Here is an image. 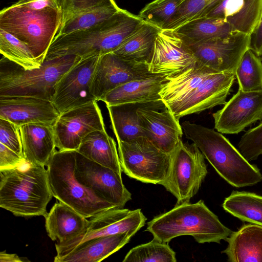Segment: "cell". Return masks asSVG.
Returning a JSON list of instances; mask_svg holds the SVG:
<instances>
[{
  "instance_id": "6da1fadb",
  "label": "cell",
  "mask_w": 262,
  "mask_h": 262,
  "mask_svg": "<svg viewBox=\"0 0 262 262\" xmlns=\"http://www.w3.org/2000/svg\"><path fill=\"white\" fill-rule=\"evenodd\" d=\"M144 21L138 15L120 8L90 28L55 36L45 59L67 55L85 58L113 52Z\"/></svg>"
},
{
  "instance_id": "7a4b0ae2",
  "label": "cell",
  "mask_w": 262,
  "mask_h": 262,
  "mask_svg": "<svg viewBox=\"0 0 262 262\" xmlns=\"http://www.w3.org/2000/svg\"><path fill=\"white\" fill-rule=\"evenodd\" d=\"M147 225L146 231L154 239L166 243L178 236L191 235L200 244H220L232 232L201 200L194 204L176 205L169 211L155 216Z\"/></svg>"
},
{
  "instance_id": "3957f363",
  "label": "cell",
  "mask_w": 262,
  "mask_h": 262,
  "mask_svg": "<svg viewBox=\"0 0 262 262\" xmlns=\"http://www.w3.org/2000/svg\"><path fill=\"white\" fill-rule=\"evenodd\" d=\"M53 196L45 166L26 162L0 170V207L17 216H43Z\"/></svg>"
},
{
  "instance_id": "277c9868",
  "label": "cell",
  "mask_w": 262,
  "mask_h": 262,
  "mask_svg": "<svg viewBox=\"0 0 262 262\" xmlns=\"http://www.w3.org/2000/svg\"><path fill=\"white\" fill-rule=\"evenodd\" d=\"M181 125L186 138L196 145L229 184L239 188L255 185L262 180L258 167L251 164L222 133L189 121Z\"/></svg>"
},
{
  "instance_id": "5b68a950",
  "label": "cell",
  "mask_w": 262,
  "mask_h": 262,
  "mask_svg": "<svg viewBox=\"0 0 262 262\" xmlns=\"http://www.w3.org/2000/svg\"><path fill=\"white\" fill-rule=\"evenodd\" d=\"M81 58L67 55L45 59L39 68L27 70L3 56L0 96H29L52 101L58 81Z\"/></svg>"
},
{
  "instance_id": "8992f818",
  "label": "cell",
  "mask_w": 262,
  "mask_h": 262,
  "mask_svg": "<svg viewBox=\"0 0 262 262\" xmlns=\"http://www.w3.org/2000/svg\"><path fill=\"white\" fill-rule=\"evenodd\" d=\"M61 22L59 8L36 10L16 3L0 12V29L25 43L41 63L55 37Z\"/></svg>"
},
{
  "instance_id": "52a82bcc",
  "label": "cell",
  "mask_w": 262,
  "mask_h": 262,
  "mask_svg": "<svg viewBox=\"0 0 262 262\" xmlns=\"http://www.w3.org/2000/svg\"><path fill=\"white\" fill-rule=\"evenodd\" d=\"M76 150H56L47 166L53 195L86 218L117 208L78 181L75 175Z\"/></svg>"
},
{
  "instance_id": "ba28073f",
  "label": "cell",
  "mask_w": 262,
  "mask_h": 262,
  "mask_svg": "<svg viewBox=\"0 0 262 262\" xmlns=\"http://www.w3.org/2000/svg\"><path fill=\"white\" fill-rule=\"evenodd\" d=\"M122 172L145 183L160 184L166 179L171 154L156 146L144 136L129 142L117 141Z\"/></svg>"
},
{
  "instance_id": "9c48e42d",
  "label": "cell",
  "mask_w": 262,
  "mask_h": 262,
  "mask_svg": "<svg viewBox=\"0 0 262 262\" xmlns=\"http://www.w3.org/2000/svg\"><path fill=\"white\" fill-rule=\"evenodd\" d=\"M205 157L193 143L181 141L171 154L168 176L161 185L177 199L176 205L189 203L207 174Z\"/></svg>"
},
{
  "instance_id": "30bf717a",
  "label": "cell",
  "mask_w": 262,
  "mask_h": 262,
  "mask_svg": "<svg viewBox=\"0 0 262 262\" xmlns=\"http://www.w3.org/2000/svg\"><path fill=\"white\" fill-rule=\"evenodd\" d=\"M147 218L141 209L114 208L90 218L85 231L62 244H55L57 254H65L80 244L95 238L128 233L133 236L145 225Z\"/></svg>"
},
{
  "instance_id": "8fae6325",
  "label": "cell",
  "mask_w": 262,
  "mask_h": 262,
  "mask_svg": "<svg viewBox=\"0 0 262 262\" xmlns=\"http://www.w3.org/2000/svg\"><path fill=\"white\" fill-rule=\"evenodd\" d=\"M251 35L238 32L210 40L191 42L184 39L196 62L216 73H232L249 48Z\"/></svg>"
},
{
  "instance_id": "7c38bea8",
  "label": "cell",
  "mask_w": 262,
  "mask_h": 262,
  "mask_svg": "<svg viewBox=\"0 0 262 262\" xmlns=\"http://www.w3.org/2000/svg\"><path fill=\"white\" fill-rule=\"evenodd\" d=\"M72 108L61 114L53 126L56 147L77 150L82 140L96 130H105L101 110L97 102Z\"/></svg>"
},
{
  "instance_id": "4fadbf2b",
  "label": "cell",
  "mask_w": 262,
  "mask_h": 262,
  "mask_svg": "<svg viewBox=\"0 0 262 262\" xmlns=\"http://www.w3.org/2000/svg\"><path fill=\"white\" fill-rule=\"evenodd\" d=\"M99 57L81 58L58 81L52 101L60 114L98 101L91 93V83Z\"/></svg>"
},
{
  "instance_id": "5bb4252c",
  "label": "cell",
  "mask_w": 262,
  "mask_h": 262,
  "mask_svg": "<svg viewBox=\"0 0 262 262\" xmlns=\"http://www.w3.org/2000/svg\"><path fill=\"white\" fill-rule=\"evenodd\" d=\"M74 173L79 182L117 208H123L132 199V194L123 184L122 176L77 150Z\"/></svg>"
},
{
  "instance_id": "9a60e30c",
  "label": "cell",
  "mask_w": 262,
  "mask_h": 262,
  "mask_svg": "<svg viewBox=\"0 0 262 262\" xmlns=\"http://www.w3.org/2000/svg\"><path fill=\"white\" fill-rule=\"evenodd\" d=\"M137 113L144 136L160 149L171 154L182 141L179 119L162 100L143 103Z\"/></svg>"
},
{
  "instance_id": "2e32d148",
  "label": "cell",
  "mask_w": 262,
  "mask_h": 262,
  "mask_svg": "<svg viewBox=\"0 0 262 262\" xmlns=\"http://www.w3.org/2000/svg\"><path fill=\"white\" fill-rule=\"evenodd\" d=\"M155 74L148 70V63L125 60L113 52L100 55L91 83V93L100 101L107 93L130 81Z\"/></svg>"
},
{
  "instance_id": "e0dca14e",
  "label": "cell",
  "mask_w": 262,
  "mask_h": 262,
  "mask_svg": "<svg viewBox=\"0 0 262 262\" xmlns=\"http://www.w3.org/2000/svg\"><path fill=\"white\" fill-rule=\"evenodd\" d=\"M235 77L232 73H212L185 97L167 107L180 119L186 115L224 105Z\"/></svg>"
},
{
  "instance_id": "ac0fdd59",
  "label": "cell",
  "mask_w": 262,
  "mask_h": 262,
  "mask_svg": "<svg viewBox=\"0 0 262 262\" xmlns=\"http://www.w3.org/2000/svg\"><path fill=\"white\" fill-rule=\"evenodd\" d=\"M214 128L222 134H237L262 120V90L244 92L239 89L212 114Z\"/></svg>"
},
{
  "instance_id": "d6986e66",
  "label": "cell",
  "mask_w": 262,
  "mask_h": 262,
  "mask_svg": "<svg viewBox=\"0 0 262 262\" xmlns=\"http://www.w3.org/2000/svg\"><path fill=\"white\" fill-rule=\"evenodd\" d=\"M196 63L192 52L182 37L171 30H161L159 32L148 62L151 73L169 76Z\"/></svg>"
},
{
  "instance_id": "ffe728a7",
  "label": "cell",
  "mask_w": 262,
  "mask_h": 262,
  "mask_svg": "<svg viewBox=\"0 0 262 262\" xmlns=\"http://www.w3.org/2000/svg\"><path fill=\"white\" fill-rule=\"evenodd\" d=\"M59 116L51 101L29 96H0V119L18 127L33 123L53 126Z\"/></svg>"
},
{
  "instance_id": "44dd1931",
  "label": "cell",
  "mask_w": 262,
  "mask_h": 262,
  "mask_svg": "<svg viewBox=\"0 0 262 262\" xmlns=\"http://www.w3.org/2000/svg\"><path fill=\"white\" fill-rule=\"evenodd\" d=\"M262 13V0H223L206 16L223 18L235 32L251 35Z\"/></svg>"
},
{
  "instance_id": "7402d4cb",
  "label": "cell",
  "mask_w": 262,
  "mask_h": 262,
  "mask_svg": "<svg viewBox=\"0 0 262 262\" xmlns=\"http://www.w3.org/2000/svg\"><path fill=\"white\" fill-rule=\"evenodd\" d=\"M167 75H154L130 81L107 93L100 101L106 105L128 103H145L162 100L160 95Z\"/></svg>"
},
{
  "instance_id": "603a6c76",
  "label": "cell",
  "mask_w": 262,
  "mask_h": 262,
  "mask_svg": "<svg viewBox=\"0 0 262 262\" xmlns=\"http://www.w3.org/2000/svg\"><path fill=\"white\" fill-rule=\"evenodd\" d=\"M24 157L31 164L47 166L56 151L53 126L42 123L19 127Z\"/></svg>"
},
{
  "instance_id": "cb8c5ba5",
  "label": "cell",
  "mask_w": 262,
  "mask_h": 262,
  "mask_svg": "<svg viewBox=\"0 0 262 262\" xmlns=\"http://www.w3.org/2000/svg\"><path fill=\"white\" fill-rule=\"evenodd\" d=\"M49 237L57 243L67 242L86 229L89 220L68 205L56 202L45 217Z\"/></svg>"
},
{
  "instance_id": "d4e9b609",
  "label": "cell",
  "mask_w": 262,
  "mask_h": 262,
  "mask_svg": "<svg viewBox=\"0 0 262 262\" xmlns=\"http://www.w3.org/2000/svg\"><path fill=\"white\" fill-rule=\"evenodd\" d=\"M132 236L128 233L100 237L85 241L61 256L55 262H99L127 244Z\"/></svg>"
},
{
  "instance_id": "484cf974",
  "label": "cell",
  "mask_w": 262,
  "mask_h": 262,
  "mask_svg": "<svg viewBox=\"0 0 262 262\" xmlns=\"http://www.w3.org/2000/svg\"><path fill=\"white\" fill-rule=\"evenodd\" d=\"M227 247L222 251L230 262H262V226L243 225L227 238Z\"/></svg>"
},
{
  "instance_id": "4316f807",
  "label": "cell",
  "mask_w": 262,
  "mask_h": 262,
  "mask_svg": "<svg viewBox=\"0 0 262 262\" xmlns=\"http://www.w3.org/2000/svg\"><path fill=\"white\" fill-rule=\"evenodd\" d=\"M77 151L88 159L111 169L121 176L122 169L116 143L106 129L96 130L82 140Z\"/></svg>"
},
{
  "instance_id": "83f0119b",
  "label": "cell",
  "mask_w": 262,
  "mask_h": 262,
  "mask_svg": "<svg viewBox=\"0 0 262 262\" xmlns=\"http://www.w3.org/2000/svg\"><path fill=\"white\" fill-rule=\"evenodd\" d=\"M216 73L196 63L173 75L167 76L160 95L166 106L189 94L212 73Z\"/></svg>"
},
{
  "instance_id": "f1b7e54d",
  "label": "cell",
  "mask_w": 262,
  "mask_h": 262,
  "mask_svg": "<svg viewBox=\"0 0 262 262\" xmlns=\"http://www.w3.org/2000/svg\"><path fill=\"white\" fill-rule=\"evenodd\" d=\"M161 30L144 21L113 52L127 61L148 63L153 52L156 37Z\"/></svg>"
},
{
  "instance_id": "f546056e",
  "label": "cell",
  "mask_w": 262,
  "mask_h": 262,
  "mask_svg": "<svg viewBox=\"0 0 262 262\" xmlns=\"http://www.w3.org/2000/svg\"><path fill=\"white\" fill-rule=\"evenodd\" d=\"M143 103H128L106 105L111 127L117 141L129 142L144 136L137 113L138 108Z\"/></svg>"
},
{
  "instance_id": "4dcf8cb0",
  "label": "cell",
  "mask_w": 262,
  "mask_h": 262,
  "mask_svg": "<svg viewBox=\"0 0 262 262\" xmlns=\"http://www.w3.org/2000/svg\"><path fill=\"white\" fill-rule=\"evenodd\" d=\"M173 31L191 42L221 38L235 32L224 19L207 16L188 21Z\"/></svg>"
},
{
  "instance_id": "1f68e13d",
  "label": "cell",
  "mask_w": 262,
  "mask_h": 262,
  "mask_svg": "<svg viewBox=\"0 0 262 262\" xmlns=\"http://www.w3.org/2000/svg\"><path fill=\"white\" fill-rule=\"evenodd\" d=\"M222 207L241 220L262 226L261 195L244 191H233L225 199Z\"/></svg>"
},
{
  "instance_id": "d6a6232c",
  "label": "cell",
  "mask_w": 262,
  "mask_h": 262,
  "mask_svg": "<svg viewBox=\"0 0 262 262\" xmlns=\"http://www.w3.org/2000/svg\"><path fill=\"white\" fill-rule=\"evenodd\" d=\"M239 90L244 92L262 90V62L259 56L248 49L236 69Z\"/></svg>"
},
{
  "instance_id": "836d02e7",
  "label": "cell",
  "mask_w": 262,
  "mask_h": 262,
  "mask_svg": "<svg viewBox=\"0 0 262 262\" xmlns=\"http://www.w3.org/2000/svg\"><path fill=\"white\" fill-rule=\"evenodd\" d=\"M0 52L3 56L27 70L38 69L42 64L34 57L27 45L2 29Z\"/></svg>"
},
{
  "instance_id": "e575fe53",
  "label": "cell",
  "mask_w": 262,
  "mask_h": 262,
  "mask_svg": "<svg viewBox=\"0 0 262 262\" xmlns=\"http://www.w3.org/2000/svg\"><path fill=\"white\" fill-rule=\"evenodd\" d=\"M176 252L168 243L154 238L150 242L131 249L123 262H176Z\"/></svg>"
},
{
  "instance_id": "d590c367",
  "label": "cell",
  "mask_w": 262,
  "mask_h": 262,
  "mask_svg": "<svg viewBox=\"0 0 262 262\" xmlns=\"http://www.w3.org/2000/svg\"><path fill=\"white\" fill-rule=\"evenodd\" d=\"M184 0H154L146 5L138 16L162 30L167 29Z\"/></svg>"
},
{
  "instance_id": "8d00e7d4",
  "label": "cell",
  "mask_w": 262,
  "mask_h": 262,
  "mask_svg": "<svg viewBox=\"0 0 262 262\" xmlns=\"http://www.w3.org/2000/svg\"><path fill=\"white\" fill-rule=\"evenodd\" d=\"M120 9L116 4L79 14L60 26L56 36L90 28L110 17Z\"/></svg>"
},
{
  "instance_id": "74e56055",
  "label": "cell",
  "mask_w": 262,
  "mask_h": 262,
  "mask_svg": "<svg viewBox=\"0 0 262 262\" xmlns=\"http://www.w3.org/2000/svg\"><path fill=\"white\" fill-rule=\"evenodd\" d=\"M223 1L184 0L167 29L173 30L188 21L206 16Z\"/></svg>"
},
{
  "instance_id": "f35d334b",
  "label": "cell",
  "mask_w": 262,
  "mask_h": 262,
  "mask_svg": "<svg viewBox=\"0 0 262 262\" xmlns=\"http://www.w3.org/2000/svg\"><path fill=\"white\" fill-rule=\"evenodd\" d=\"M57 1L61 12L60 26L79 14L117 4L114 0Z\"/></svg>"
},
{
  "instance_id": "ab89813d",
  "label": "cell",
  "mask_w": 262,
  "mask_h": 262,
  "mask_svg": "<svg viewBox=\"0 0 262 262\" xmlns=\"http://www.w3.org/2000/svg\"><path fill=\"white\" fill-rule=\"evenodd\" d=\"M238 149L249 162L256 160L262 154V122L242 136Z\"/></svg>"
},
{
  "instance_id": "60d3db41",
  "label": "cell",
  "mask_w": 262,
  "mask_h": 262,
  "mask_svg": "<svg viewBox=\"0 0 262 262\" xmlns=\"http://www.w3.org/2000/svg\"><path fill=\"white\" fill-rule=\"evenodd\" d=\"M0 143L24 157L19 127L3 119H0Z\"/></svg>"
},
{
  "instance_id": "b9f144b4",
  "label": "cell",
  "mask_w": 262,
  "mask_h": 262,
  "mask_svg": "<svg viewBox=\"0 0 262 262\" xmlns=\"http://www.w3.org/2000/svg\"><path fill=\"white\" fill-rule=\"evenodd\" d=\"M26 162L24 157L0 143V170L20 167Z\"/></svg>"
},
{
  "instance_id": "7bdbcfd3",
  "label": "cell",
  "mask_w": 262,
  "mask_h": 262,
  "mask_svg": "<svg viewBox=\"0 0 262 262\" xmlns=\"http://www.w3.org/2000/svg\"><path fill=\"white\" fill-rule=\"evenodd\" d=\"M16 3L32 10H40L47 8H59L57 0H18Z\"/></svg>"
},
{
  "instance_id": "ee69618b",
  "label": "cell",
  "mask_w": 262,
  "mask_h": 262,
  "mask_svg": "<svg viewBox=\"0 0 262 262\" xmlns=\"http://www.w3.org/2000/svg\"><path fill=\"white\" fill-rule=\"evenodd\" d=\"M249 49L257 55H262V13L259 21L251 35Z\"/></svg>"
},
{
  "instance_id": "f6af8a7d",
  "label": "cell",
  "mask_w": 262,
  "mask_h": 262,
  "mask_svg": "<svg viewBox=\"0 0 262 262\" xmlns=\"http://www.w3.org/2000/svg\"><path fill=\"white\" fill-rule=\"evenodd\" d=\"M0 261L1 262H23L29 261L27 258L20 257L16 254H9L6 251L0 252Z\"/></svg>"
}]
</instances>
